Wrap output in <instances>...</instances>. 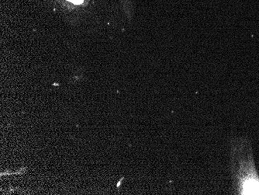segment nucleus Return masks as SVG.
<instances>
[{"label":"nucleus","mask_w":259,"mask_h":195,"mask_svg":"<svg viewBox=\"0 0 259 195\" xmlns=\"http://www.w3.org/2000/svg\"><path fill=\"white\" fill-rule=\"evenodd\" d=\"M231 174L237 194H259V176L251 142L245 138L231 140Z\"/></svg>","instance_id":"1"},{"label":"nucleus","mask_w":259,"mask_h":195,"mask_svg":"<svg viewBox=\"0 0 259 195\" xmlns=\"http://www.w3.org/2000/svg\"><path fill=\"white\" fill-rule=\"evenodd\" d=\"M119 2L121 4L123 12L127 16L128 18H132L134 15V6L132 0H119Z\"/></svg>","instance_id":"2"}]
</instances>
